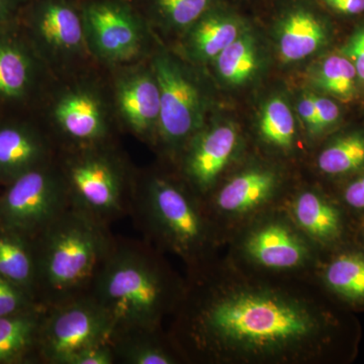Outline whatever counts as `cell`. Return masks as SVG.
Instances as JSON below:
<instances>
[{
	"mask_svg": "<svg viewBox=\"0 0 364 364\" xmlns=\"http://www.w3.org/2000/svg\"><path fill=\"white\" fill-rule=\"evenodd\" d=\"M259 130L262 138L272 145L280 148L293 145L296 124L284 100L274 97L267 102L261 112Z\"/></svg>",
	"mask_w": 364,
	"mask_h": 364,
	"instance_id": "f1b7e54d",
	"label": "cell"
},
{
	"mask_svg": "<svg viewBox=\"0 0 364 364\" xmlns=\"http://www.w3.org/2000/svg\"><path fill=\"white\" fill-rule=\"evenodd\" d=\"M240 28L237 18L215 6L189 26L171 49L189 63L203 66L240 36Z\"/></svg>",
	"mask_w": 364,
	"mask_h": 364,
	"instance_id": "2e32d148",
	"label": "cell"
},
{
	"mask_svg": "<svg viewBox=\"0 0 364 364\" xmlns=\"http://www.w3.org/2000/svg\"><path fill=\"white\" fill-rule=\"evenodd\" d=\"M36 114L59 150L119 141L109 70L95 64L55 78Z\"/></svg>",
	"mask_w": 364,
	"mask_h": 364,
	"instance_id": "277c9868",
	"label": "cell"
},
{
	"mask_svg": "<svg viewBox=\"0 0 364 364\" xmlns=\"http://www.w3.org/2000/svg\"><path fill=\"white\" fill-rule=\"evenodd\" d=\"M111 316L91 294L47 306L41 328L39 361L69 364L78 352L111 340Z\"/></svg>",
	"mask_w": 364,
	"mask_h": 364,
	"instance_id": "8fae6325",
	"label": "cell"
},
{
	"mask_svg": "<svg viewBox=\"0 0 364 364\" xmlns=\"http://www.w3.org/2000/svg\"><path fill=\"white\" fill-rule=\"evenodd\" d=\"M277 184V176L272 171L249 170L223 186L215 198V207L228 214H245L267 202Z\"/></svg>",
	"mask_w": 364,
	"mask_h": 364,
	"instance_id": "44dd1931",
	"label": "cell"
},
{
	"mask_svg": "<svg viewBox=\"0 0 364 364\" xmlns=\"http://www.w3.org/2000/svg\"><path fill=\"white\" fill-rule=\"evenodd\" d=\"M69 207L65 182L55 159L4 186L0 225L33 240Z\"/></svg>",
	"mask_w": 364,
	"mask_h": 364,
	"instance_id": "30bf717a",
	"label": "cell"
},
{
	"mask_svg": "<svg viewBox=\"0 0 364 364\" xmlns=\"http://www.w3.org/2000/svg\"><path fill=\"white\" fill-rule=\"evenodd\" d=\"M359 83L353 64L342 54L328 56L315 74V85L342 102H351L358 97Z\"/></svg>",
	"mask_w": 364,
	"mask_h": 364,
	"instance_id": "4316f807",
	"label": "cell"
},
{
	"mask_svg": "<svg viewBox=\"0 0 364 364\" xmlns=\"http://www.w3.org/2000/svg\"><path fill=\"white\" fill-rule=\"evenodd\" d=\"M321 171L345 176L364 169V134L355 131L335 139L318 158Z\"/></svg>",
	"mask_w": 364,
	"mask_h": 364,
	"instance_id": "d4e9b609",
	"label": "cell"
},
{
	"mask_svg": "<svg viewBox=\"0 0 364 364\" xmlns=\"http://www.w3.org/2000/svg\"><path fill=\"white\" fill-rule=\"evenodd\" d=\"M238 141L232 124L203 127L178 155L182 181L196 193H207L226 167Z\"/></svg>",
	"mask_w": 364,
	"mask_h": 364,
	"instance_id": "9a60e30c",
	"label": "cell"
},
{
	"mask_svg": "<svg viewBox=\"0 0 364 364\" xmlns=\"http://www.w3.org/2000/svg\"><path fill=\"white\" fill-rule=\"evenodd\" d=\"M114 112L122 134L155 147L159 128L160 90L150 58L107 69Z\"/></svg>",
	"mask_w": 364,
	"mask_h": 364,
	"instance_id": "4fadbf2b",
	"label": "cell"
},
{
	"mask_svg": "<svg viewBox=\"0 0 364 364\" xmlns=\"http://www.w3.org/2000/svg\"><path fill=\"white\" fill-rule=\"evenodd\" d=\"M149 23L151 30L161 41L164 36H176L193 25L198 18L217 6L215 0H133Z\"/></svg>",
	"mask_w": 364,
	"mask_h": 364,
	"instance_id": "d6986e66",
	"label": "cell"
},
{
	"mask_svg": "<svg viewBox=\"0 0 364 364\" xmlns=\"http://www.w3.org/2000/svg\"><path fill=\"white\" fill-rule=\"evenodd\" d=\"M246 252L258 264L273 269L299 267L306 258V249L289 229L282 224L265 225L246 241Z\"/></svg>",
	"mask_w": 364,
	"mask_h": 364,
	"instance_id": "ac0fdd59",
	"label": "cell"
},
{
	"mask_svg": "<svg viewBox=\"0 0 364 364\" xmlns=\"http://www.w3.org/2000/svg\"><path fill=\"white\" fill-rule=\"evenodd\" d=\"M345 202L356 210H364V176L351 182L344 193Z\"/></svg>",
	"mask_w": 364,
	"mask_h": 364,
	"instance_id": "8d00e7d4",
	"label": "cell"
},
{
	"mask_svg": "<svg viewBox=\"0 0 364 364\" xmlns=\"http://www.w3.org/2000/svg\"><path fill=\"white\" fill-rule=\"evenodd\" d=\"M41 305L30 291L0 277V317Z\"/></svg>",
	"mask_w": 364,
	"mask_h": 364,
	"instance_id": "f546056e",
	"label": "cell"
},
{
	"mask_svg": "<svg viewBox=\"0 0 364 364\" xmlns=\"http://www.w3.org/2000/svg\"><path fill=\"white\" fill-rule=\"evenodd\" d=\"M114 240L105 223L72 205L64 210L33 239L38 303L52 306L90 294Z\"/></svg>",
	"mask_w": 364,
	"mask_h": 364,
	"instance_id": "3957f363",
	"label": "cell"
},
{
	"mask_svg": "<svg viewBox=\"0 0 364 364\" xmlns=\"http://www.w3.org/2000/svg\"><path fill=\"white\" fill-rule=\"evenodd\" d=\"M54 79L20 21L0 28V114H36Z\"/></svg>",
	"mask_w": 364,
	"mask_h": 364,
	"instance_id": "7c38bea8",
	"label": "cell"
},
{
	"mask_svg": "<svg viewBox=\"0 0 364 364\" xmlns=\"http://www.w3.org/2000/svg\"><path fill=\"white\" fill-rule=\"evenodd\" d=\"M86 43L95 63L112 69L145 61L158 43L133 0H82Z\"/></svg>",
	"mask_w": 364,
	"mask_h": 364,
	"instance_id": "9c48e42d",
	"label": "cell"
},
{
	"mask_svg": "<svg viewBox=\"0 0 364 364\" xmlns=\"http://www.w3.org/2000/svg\"><path fill=\"white\" fill-rule=\"evenodd\" d=\"M188 184L156 170H136L130 215L146 236L195 264L208 240V221Z\"/></svg>",
	"mask_w": 364,
	"mask_h": 364,
	"instance_id": "5b68a950",
	"label": "cell"
},
{
	"mask_svg": "<svg viewBox=\"0 0 364 364\" xmlns=\"http://www.w3.org/2000/svg\"><path fill=\"white\" fill-rule=\"evenodd\" d=\"M341 54L347 57L355 68L361 83H364V25L359 26L346 44L342 48Z\"/></svg>",
	"mask_w": 364,
	"mask_h": 364,
	"instance_id": "d6a6232c",
	"label": "cell"
},
{
	"mask_svg": "<svg viewBox=\"0 0 364 364\" xmlns=\"http://www.w3.org/2000/svg\"><path fill=\"white\" fill-rule=\"evenodd\" d=\"M220 78L241 85L252 77L258 65L257 50L250 35H240L214 60Z\"/></svg>",
	"mask_w": 364,
	"mask_h": 364,
	"instance_id": "484cf974",
	"label": "cell"
},
{
	"mask_svg": "<svg viewBox=\"0 0 364 364\" xmlns=\"http://www.w3.org/2000/svg\"><path fill=\"white\" fill-rule=\"evenodd\" d=\"M179 306L176 343L196 355L267 358L317 338L320 318L305 304L267 289L186 294Z\"/></svg>",
	"mask_w": 364,
	"mask_h": 364,
	"instance_id": "6da1fadb",
	"label": "cell"
},
{
	"mask_svg": "<svg viewBox=\"0 0 364 364\" xmlns=\"http://www.w3.org/2000/svg\"><path fill=\"white\" fill-rule=\"evenodd\" d=\"M294 217L299 226L318 241L333 242L342 232L339 210L317 193H301L294 207Z\"/></svg>",
	"mask_w": 364,
	"mask_h": 364,
	"instance_id": "cb8c5ba5",
	"label": "cell"
},
{
	"mask_svg": "<svg viewBox=\"0 0 364 364\" xmlns=\"http://www.w3.org/2000/svg\"><path fill=\"white\" fill-rule=\"evenodd\" d=\"M333 13L344 16H358L364 14V0H322Z\"/></svg>",
	"mask_w": 364,
	"mask_h": 364,
	"instance_id": "e575fe53",
	"label": "cell"
},
{
	"mask_svg": "<svg viewBox=\"0 0 364 364\" xmlns=\"http://www.w3.org/2000/svg\"><path fill=\"white\" fill-rule=\"evenodd\" d=\"M325 280L342 298L364 303V256L354 253L339 256L328 265Z\"/></svg>",
	"mask_w": 364,
	"mask_h": 364,
	"instance_id": "83f0119b",
	"label": "cell"
},
{
	"mask_svg": "<svg viewBox=\"0 0 364 364\" xmlns=\"http://www.w3.org/2000/svg\"><path fill=\"white\" fill-rule=\"evenodd\" d=\"M58 148L36 114H0V186L56 159Z\"/></svg>",
	"mask_w": 364,
	"mask_h": 364,
	"instance_id": "5bb4252c",
	"label": "cell"
},
{
	"mask_svg": "<svg viewBox=\"0 0 364 364\" xmlns=\"http://www.w3.org/2000/svg\"><path fill=\"white\" fill-rule=\"evenodd\" d=\"M160 328H124L112 332L111 345L117 363L174 364L176 353L160 338Z\"/></svg>",
	"mask_w": 364,
	"mask_h": 364,
	"instance_id": "7402d4cb",
	"label": "cell"
},
{
	"mask_svg": "<svg viewBox=\"0 0 364 364\" xmlns=\"http://www.w3.org/2000/svg\"><path fill=\"white\" fill-rule=\"evenodd\" d=\"M56 162L72 207L107 226L130 215L138 168L119 141L59 150Z\"/></svg>",
	"mask_w": 364,
	"mask_h": 364,
	"instance_id": "8992f818",
	"label": "cell"
},
{
	"mask_svg": "<svg viewBox=\"0 0 364 364\" xmlns=\"http://www.w3.org/2000/svg\"><path fill=\"white\" fill-rule=\"evenodd\" d=\"M312 97L317 111L318 132L322 133L338 123L342 116L341 109L331 98L316 95Z\"/></svg>",
	"mask_w": 364,
	"mask_h": 364,
	"instance_id": "1f68e13d",
	"label": "cell"
},
{
	"mask_svg": "<svg viewBox=\"0 0 364 364\" xmlns=\"http://www.w3.org/2000/svg\"><path fill=\"white\" fill-rule=\"evenodd\" d=\"M0 277L23 287L36 298L37 257L35 241L1 225Z\"/></svg>",
	"mask_w": 364,
	"mask_h": 364,
	"instance_id": "603a6c76",
	"label": "cell"
},
{
	"mask_svg": "<svg viewBox=\"0 0 364 364\" xmlns=\"http://www.w3.org/2000/svg\"><path fill=\"white\" fill-rule=\"evenodd\" d=\"M90 294L111 316L114 329H157L184 291L149 246L116 238Z\"/></svg>",
	"mask_w": 364,
	"mask_h": 364,
	"instance_id": "7a4b0ae2",
	"label": "cell"
},
{
	"mask_svg": "<svg viewBox=\"0 0 364 364\" xmlns=\"http://www.w3.org/2000/svg\"><path fill=\"white\" fill-rule=\"evenodd\" d=\"M298 112L304 123L306 124L309 130L314 134H318V124L317 111L314 104L312 95H306L301 98L298 105Z\"/></svg>",
	"mask_w": 364,
	"mask_h": 364,
	"instance_id": "d590c367",
	"label": "cell"
},
{
	"mask_svg": "<svg viewBox=\"0 0 364 364\" xmlns=\"http://www.w3.org/2000/svg\"><path fill=\"white\" fill-rule=\"evenodd\" d=\"M28 2L30 0H0V28L18 23Z\"/></svg>",
	"mask_w": 364,
	"mask_h": 364,
	"instance_id": "836d02e7",
	"label": "cell"
},
{
	"mask_svg": "<svg viewBox=\"0 0 364 364\" xmlns=\"http://www.w3.org/2000/svg\"><path fill=\"white\" fill-rule=\"evenodd\" d=\"M150 61L161 102L155 147L178 157L184 146L205 126L207 97L193 64L159 40Z\"/></svg>",
	"mask_w": 364,
	"mask_h": 364,
	"instance_id": "52a82bcc",
	"label": "cell"
},
{
	"mask_svg": "<svg viewBox=\"0 0 364 364\" xmlns=\"http://www.w3.org/2000/svg\"><path fill=\"white\" fill-rule=\"evenodd\" d=\"M111 342H102L86 347L71 358L69 364H116Z\"/></svg>",
	"mask_w": 364,
	"mask_h": 364,
	"instance_id": "4dcf8cb0",
	"label": "cell"
},
{
	"mask_svg": "<svg viewBox=\"0 0 364 364\" xmlns=\"http://www.w3.org/2000/svg\"><path fill=\"white\" fill-rule=\"evenodd\" d=\"M20 25L55 78L97 64L86 43L82 0H30Z\"/></svg>",
	"mask_w": 364,
	"mask_h": 364,
	"instance_id": "ba28073f",
	"label": "cell"
},
{
	"mask_svg": "<svg viewBox=\"0 0 364 364\" xmlns=\"http://www.w3.org/2000/svg\"><path fill=\"white\" fill-rule=\"evenodd\" d=\"M46 309L37 305L0 317V364L40 363L38 350Z\"/></svg>",
	"mask_w": 364,
	"mask_h": 364,
	"instance_id": "e0dca14e",
	"label": "cell"
},
{
	"mask_svg": "<svg viewBox=\"0 0 364 364\" xmlns=\"http://www.w3.org/2000/svg\"><path fill=\"white\" fill-rule=\"evenodd\" d=\"M327 40V26L317 14L306 9H294L280 25V57L286 62L299 61L317 52Z\"/></svg>",
	"mask_w": 364,
	"mask_h": 364,
	"instance_id": "ffe728a7",
	"label": "cell"
}]
</instances>
